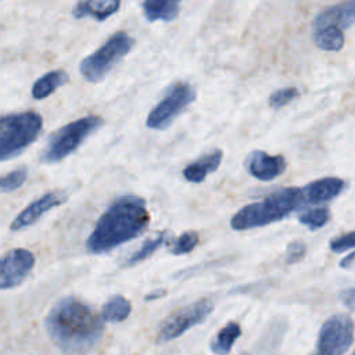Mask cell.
<instances>
[{"label":"cell","mask_w":355,"mask_h":355,"mask_svg":"<svg viewBox=\"0 0 355 355\" xmlns=\"http://www.w3.org/2000/svg\"><path fill=\"white\" fill-rule=\"evenodd\" d=\"M103 320L87 302L69 295L53 305L44 319V329L61 351L82 354L100 341L104 331Z\"/></svg>","instance_id":"cell-1"},{"label":"cell","mask_w":355,"mask_h":355,"mask_svg":"<svg viewBox=\"0 0 355 355\" xmlns=\"http://www.w3.org/2000/svg\"><path fill=\"white\" fill-rule=\"evenodd\" d=\"M150 225L146 201L135 194L118 197L98 218L86 240L92 254H105L121 244L139 237Z\"/></svg>","instance_id":"cell-2"},{"label":"cell","mask_w":355,"mask_h":355,"mask_svg":"<svg viewBox=\"0 0 355 355\" xmlns=\"http://www.w3.org/2000/svg\"><path fill=\"white\" fill-rule=\"evenodd\" d=\"M304 201L302 187H282L261 201L240 208L230 219L234 230H248L279 222L300 208Z\"/></svg>","instance_id":"cell-3"},{"label":"cell","mask_w":355,"mask_h":355,"mask_svg":"<svg viewBox=\"0 0 355 355\" xmlns=\"http://www.w3.org/2000/svg\"><path fill=\"white\" fill-rule=\"evenodd\" d=\"M42 116L35 111L7 114L0 121V159L8 161L25 151L40 135Z\"/></svg>","instance_id":"cell-4"},{"label":"cell","mask_w":355,"mask_h":355,"mask_svg":"<svg viewBox=\"0 0 355 355\" xmlns=\"http://www.w3.org/2000/svg\"><path fill=\"white\" fill-rule=\"evenodd\" d=\"M104 125L98 115H86L53 132L40 154V161L53 164L71 155L90 135Z\"/></svg>","instance_id":"cell-5"},{"label":"cell","mask_w":355,"mask_h":355,"mask_svg":"<svg viewBox=\"0 0 355 355\" xmlns=\"http://www.w3.org/2000/svg\"><path fill=\"white\" fill-rule=\"evenodd\" d=\"M135 39L123 31L111 35L96 51L85 57L79 65L82 76L92 83L101 80L133 47Z\"/></svg>","instance_id":"cell-6"},{"label":"cell","mask_w":355,"mask_h":355,"mask_svg":"<svg viewBox=\"0 0 355 355\" xmlns=\"http://www.w3.org/2000/svg\"><path fill=\"white\" fill-rule=\"evenodd\" d=\"M196 89L187 82H173L162 98L150 111L146 125L150 129H166L173 119L196 100Z\"/></svg>","instance_id":"cell-7"},{"label":"cell","mask_w":355,"mask_h":355,"mask_svg":"<svg viewBox=\"0 0 355 355\" xmlns=\"http://www.w3.org/2000/svg\"><path fill=\"white\" fill-rule=\"evenodd\" d=\"M214 311V302L208 298L197 300L172 312L159 326L157 340L166 343L180 337L189 329L202 323Z\"/></svg>","instance_id":"cell-8"},{"label":"cell","mask_w":355,"mask_h":355,"mask_svg":"<svg viewBox=\"0 0 355 355\" xmlns=\"http://www.w3.org/2000/svg\"><path fill=\"white\" fill-rule=\"evenodd\" d=\"M354 322L344 313L330 316L320 327L312 355H343L354 341Z\"/></svg>","instance_id":"cell-9"},{"label":"cell","mask_w":355,"mask_h":355,"mask_svg":"<svg viewBox=\"0 0 355 355\" xmlns=\"http://www.w3.org/2000/svg\"><path fill=\"white\" fill-rule=\"evenodd\" d=\"M35 265V255L25 248H12L1 258L0 287L3 290L14 288L21 284L31 273Z\"/></svg>","instance_id":"cell-10"},{"label":"cell","mask_w":355,"mask_h":355,"mask_svg":"<svg viewBox=\"0 0 355 355\" xmlns=\"http://www.w3.org/2000/svg\"><path fill=\"white\" fill-rule=\"evenodd\" d=\"M68 196L62 190H51L40 196L37 200L32 201L28 207H25L11 222L10 229L12 232L22 230L31 225H33L37 219H40L46 212L58 207L67 201Z\"/></svg>","instance_id":"cell-11"},{"label":"cell","mask_w":355,"mask_h":355,"mask_svg":"<svg viewBox=\"0 0 355 355\" xmlns=\"http://www.w3.org/2000/svg\"><path fill=\"white\" fill-rule=\"evenodd\" d=\"M244 165L251 176L262 182L276 179L287 168V162L283 155H270L262 150L251 151L247 155Z\"/></svg>","instance_id":"cell-12"},{"label":"cell","mask_w":355,"mask_h":355,"mask_svg":"<svg viewBox=\"0 0 355 355\" xmlns=\"http://www.w3.org/2000/svg\"><path fill=\"white\" fill-rule=\"evenodd\" d=\"M345 187V182L340 178L329 176L313 180L302 187L305 204H323L336 198Z\"/></svg>","instance_id":"cell-13"},{"label":"cell","mask_w":355,"mask_h":355,"mask_svg":"<svg viewBox=\"0 0 355 355\" xmlns=\"http://www.w3.org/2000/svg\"><path fill=\"white\" fill-rule=\"evenodd\" d=\"M355 24V0H347L323 10L313 21V29L334 25L340 29L349 28Z\"/></svg>","instance_id":"cell-14"},{"label":"cell","mask_w":355,"mask_h":355,"mask_svg":"<svg viewBox=\"0 0 355 355\" xmlns=\"http://www.w3.org/2000/svg\"><path fill=\"white\" fill-rule=\"evenodd\" d=\"M222 158L223 151L220 148L211 150L189 164L183 169V178L191 183H201L209 173L215 172L219 168Z\"/></svg>","instance_id":"cell-15"},{"label":"cell","mask_w":355,"mask_h":355,"mask_svg":"<svg viewBox=\"0 0 355 355\" xmlns=\"http://www.w3.org/2000/svg\"><path fill=\"white\" fill-rule=\"evenodd\" d=\"M121 7V0H79L73 10L72 15L78 19L90 17L96 21H105Z\"/></svg>","instance_id":"cell-16"},{"label":"cell","mask_w":355,"mask_h":355,"mask_svg":"<svg viewBox=\"0 0 355 355\" xmlns=\"http://www.w3.org/2000/svg\"><path fill=\"white\" fill-rule=\"evenodd\" d=\"M182 0H143L141 8L150 22L173 21L180 11Z\"/></svg>","instance_id":"cell-17"},{"label":"cell","mask_w":355,"mask_h":355,"mask_svg":"<svg viewBox=\"0 0 355 355\" xmlns=\"http://www.w3.org/2000/svg\"><path fill=\"white\" fill-rule=\"evenodd\" d=\"M69 80V75L65 71L55 69L40 76L32 86L31 94L35 100H43L49 97L58 87L64 86Z\"/></svg>","instance_id":"cell-18"},{"label":"cell","mask_w":355,"mask_h":355,"mask_svg":"<svg viewBox=\"0 0 355 355\" xmlns=\"http://www.w3.org/2000/svg\"><path fill=\"white\" fill-rule=\"evenodd\" d=\"M315 44L326 51H340L344 46L343 29L334 25L313 29Z\"/></svg>","instance_id":"cell-19"},{"label":"cell","mask_w":355,"mask_h":355,"mask_svg":"<svg viewBox=\"0 0 355 355\" xmlns=\"http://www.w3.org/2000/svg\"><path fill=\"white\" fill-rule=\"evenodd\" d=\"M240 336H241L240 324L236 322H229L226 326H223L218 331L216 337L212 340L211 351L215 355H227Z\"/></svg>","instance_id":"cell-20"},{"label":"cell","mask_w":355,"mask_h":355,"mask_svg":"<svg viewBox=\"0 0 355 355\" xmlns=\"http://www.w3.org/2000/svg\"><path fill=\"white\" fill-rule=\"evenodd\" d=\"M130 302L122 295H112L103 306L101 316L108 322H122L130 313Z\"/></svg>","instance_id":"cell-21"},{"label":"cell","mask_w":355,"mask_h":355,"mask_svg":"<svg viewBox=\"0 0 355 355\" xmlns=\"http://www.w3.org/2000/svg\"><path fill=\"white\" fill-rule=\"evenodd\" d=\"M166 240V232H161L158 236L146 240L125 262L126 266H133L136 263L143 262L144 259H147L148 257L153 255V252H155Z\"/></svg>","instance_id":"cell-22"},{"label":"cell","mask_w":355,"mask_h":355,"mask_svg":"<svg viewBox=\"0 0 355 355\" xmlns=\"http://www.w3.org/2000/svg\"><path fill=\"white\" fill-rule=\"evenodd\" d=\"M329 219H330V211L327 207L311 208L300 214L298 216L300 223L305 225L309 230H318L323 227L329 222Z\"/></svg>","instance_id":"cell-23"},{"label":"cell","mask_w":355,"mask_h":355,"mask_svg":"<svg viewBox=\"0 0 355 355\" xmlns=\"http://www.w3.org/2000/svg\"><path fill=\"white\" fill-rule=\"evenodd\" d=\"M28 179V168L26 166H18L8 173H6L1 178L0 186H1V193H10L17 189H19Z\"/></svg>","instance_id":"cell-24"},{"label":"cell","mask_w":355,"mask_h":355,"mask_svg":"<svg viewBox=\"0 0 355 355\" xmlns=\"http://www.w3.org/2000/svg\"><path fill=\"white\" fill-rule=\"evenodd\" d=\"M198 233L194 230H189L182 233L178 240L173 243V245L171 247V252L175 255H183V254H189L191 252L197 244H198Z\"/></svg>","instance_id":"cell-25"},{"label":"cell","mask_w":355,"mask_h":355,"mask_svg":"<svg viewBox=\"0 0 355 355\" xmlns=\"http://www.w3.org/2000/svg\"><path fill=\"white\" fill-rule=\"evenodd\" d=\"M300 96V92L297 87L288 86V87H282L275 90L270 96H269V105L275 110H279L284 105H287L288 103H291L294 98H297Z\"/></svg>","instance_id":"cell-26"},{"label":"cell","mask_w":355,"mask_h":355,"mask_svg":"<svg viewBox=\"0 0 355 355\" xmlns=\"http://www.w3.org/2000/svg\"><path fill=\"white\" fill-rule=\"evenodd\" d=\"M351 248H355V230L345 233L343 236H338L330 241V250L333 252L340 254Z\"/></svg>","instance_id":"cell-27"},{"label":"cell","mask_w":355,"mask_h":355,"mask_svg":"<svg viewBox=\"0 0 355 355\" xmlns=\"http://www.w3.org/2000/svg\"><path fill=\"white\" fill-rule=\"evenodd\" d=\"M305 251H306V247L302 241L300 240H295V241H291L288 245H287V252H286V262L287 263H295L298 261H301L305 255Z\"/></svg>","instance_id":"cell-28"},{"label":"cell","mask_w":355,"mask_h":355,"mask_svg":"<svg viewBox=\"0 0 355 355\" xmlns=\"http://www.w3.org/2000/svg\"><path fill=\"white\" fill-rule=\"evenodd\" d=\"M340 301L341 304L349 309L351 312H355V287L347 288L340 293Z\"/></svg>","instance_id":"cell-29"},{"label":"cell","mask_w":355,"mask_h":355,"mask_svg":"<svg viewBox=\"0 0 355 355\" xmlns=\"http://www.w3.org/2000/svg\"><path fill=\"white\" fill-rule=\"evenodd\" d=\"M165 294H166V290H165V288H155L154 291L148 293V294L144 297V300H146V301H153V300H157V298L164 297Z\"/></svg>","instance_id":"cell-30"},{"label":"cell","mask_w":355,"mask_h":355,"mask_svg":"<svg viewBox=\"0 0 355 355\" xmlns=\"http://www.w3.org/2000/svg\"><path fill=\"white\" fill-rule=\"evenodd\" d=\"M355 259V252H351L349 255H347L345 258H343L341 259V262H340V266L341 268H348L351 263H352V261Z\"/></svg>","instance_id":"cell-31"},{"label":"cell","mask_w":355,"mask_h":355,"mask_svg":"<svg viewBox=\"0 0 355 355\" xmlns=\"http://www.w3.org/2000/svg\"><path fill=\"white\" fill-rule=\"evenodd\" d=\"M240 355H250V354H240Z\"/></svg>","instance_id":"cell-32"},{"label":"cell","mask_w":355,"mask_h":355,"mask_svg":"<svg viewBox=\"0 0 355 355\" xmlns=\"http://www.w3.org/2000/svg\"><path fill=\"white\" fill-rule=\"evenodd\" d=\"M351 355H355V351H354V352H352V354H351Z\"/></svg>","instance_id":"cell-33"}]
</instances>
